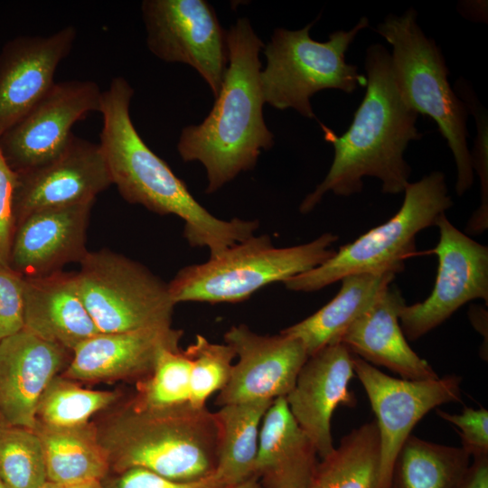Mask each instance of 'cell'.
Returning <instances> with one entry per match:
<instances>
[{
  "label": "cell",
  "instance_id": "obj_32",
  "mask_svg": "<svg viewBox=\"0 0 488 488\" xmlns=\"http://www.w3.org/2000/svg\"><path fill=\"white\" fill-rule=\"evenodd\" d=\"M184 352L191 361L190 405L195 408H205L207 399L227 384L235 352L227 343H214L198 334Z\"/></svg>",
  "mask_w": 488,
  "mask_h": 488
},
{
  "label": "cell",
  "instance_id": "obj_15",
  "mask_svg": "<svg viewBox=\"0 0 488 488\" xmlns=\"http://www.w3.org/2000/svg\"><path fill=\"white\" fill-rule=\"evenodd\" d=\"M111 184L99 145L73 135L58 157L17 174L15 222L42 210L94 202L96 196Z\"/></svg>",
  "mask_w": 488,
  "mask_h": 488
},
{
  "label": "cell",
  "instance_id": "obj_31",
  "mask_svg": "<svg viewBox=\"0 0 488 488\" xmlns=\"http://www.w3.org/2000/svg\"><path fill=\"white\" fill-rule=\"evenodd\" d=\"M191 361L181 349L164 350L152 373L137 383L133 401L152 409H172L190 405Z\"/></svg>",
  "mask_w": 488,
  "mask_h": 488
},
{
  "label": "cell",
  "instance_id": "obj_13",
  "mask_svg": "<svg viewBox=\"0 0 488 488\" xmlns=\"http://www.w3.org/2000/svg\"><path fill=\"white\" fill-rule=\"evenodd\" d=\"M102 92L91 80L55 82L0 136V151L9 166L18 174L58 157L73 136V125L89 112H100Z\"/></svg>",
  "mask_w": 488,
  "mask_h": 488
},
{
  "label": "cell",
  "instance_id": "obj_24",
  "mask_svg": "<svg viewBox=\"0 0 488 488\" xmlns=\"http://www.w3.org/2000/svg\"><path fill=\"white\" fill-rule=\"evenodd\" d=\"M395 277L390 272L348 275L340 280L341 288L330 302L280 333L298 339L308 356L340 343L346 329L375 303Z\"/></svg>",
  "mask_w": 488,
  "mask_h": 488
},
{
  "label": "cell",
  "instance_id": "obj_40",
  "mask_svg": "<svg viewBox=\"0 0 488 488\" xmlns=\"http://www.w3.org/2000/svg\"><path fill=\"white\" fill-rule=\"evenodd\" d=\"M65 488H105L102 482L99 480L84 481L70 485L65 486Z\"/></svg>",
  "mask_w": 488,
  "mask_h": 488
},
{
  "label": "cell",
  "instance_id": "obj_29",
  "mask_svg": "<svg viewBox=\"0 0 488 488\" xmlns=\"http://www.w3.org/2000/svg\"><path fill=\"white\" fill-rule=\"evenodd\" d=\"M117 391L93 390L80 387L61 374L54 377L37 405L36 424L52 427H71L90 422L99 411L116 404Z\"/></svg>",
  "mask_w": 488,
  "mask_h": 488
},
{
  "label": "cell",
  "instance_id": "obj_39",
  "mask_svg": "<svg viewBox=\"0 0 488 488\" xmlns=\"http://www.w3.org/2000/svg\"><path fill=\"white\" fill-rule=\"evenodd\" d=\"M221 488H267L258 478L251 476L242 482L223 485Z\"/></svg>",
  "mask_w": 488,
  "mask_h": 488
},
{
  "label": "cell",
  "instance_id": "obj_20",
  "mask_svg": "<svg viewBox=\"0 0 488 488\" xmlns=\"http://www.w3.org/2000/svg\"><path fill=\"white\" fill-rule=\"evenodd\" d=\"M93 202L35 211L16 224L9 266L24 277L46 276L88 253L87 228Z\"/></svg>",
  "mask_w": 488,
  "mask_h": 488
},
{
  "label": "cell",
  "instance_id": "obj_25",
  "mask_svg": "<svg viewBox=\"0 0 488 488\" xmlns=\"http://www.w3.org/2000/svg\"><path fill=\"white\" fill-rule=\"evenodd\" d=\"M43 451L47 481L63 486L102 481L110 473L95 423L71 427L36 424L34 429Z\"/></svg>",
  "mask_w": 488,
  "mask_h": 488
},
{
  "label": "cell",
  "instance_id": "obj_8",
  "mask_svg": "<svg viewBox=\"0 0 488 488\" xmlns=\"http://www.w3.org/2000/svg\"><path fill=\"white\" fill-rule=\"evenodd\" d=\"M314 22L296 31L276 29L265 47L267 66L260 72L265 103L294 108L309 119L315 118L310 99L316 92L334 89L352 93L367 84L358 67L347 63L345 53L369 20L361 17L351 30L333 32L323 42L310 36Z\"/></svg>",
  "mask_w": 488,
  "mask_h": 488
},
{
  "label": "cell",
  "instance_id": "obj_14",
  "mask_svg": "<svg viewBox=\"0 0 488 488\" xmlns=\"http://www.w3.org/2000/svg\"><path fill=\"white\" fill-rule=\"evenodd\" d=\"M224 341L234 350L238 361L218 392L215 403L220 407L286 397L308 358L298 339L282 333L258 334L245 324L230 327Z\"/></svg>",
  "mask_w": 488,
  "mask_h": 488
},
{
  "label": "cell",
  "instance_id": "obj_27",
  "mask_svg": "<svg viewBox=\"0 0 488 488\" xmlns=\"http://www.w3.org/2000/svg\"><path fill=\"white\" fill-rule=\"evenodd\" d=\"M380 436L375 420L345 435L317 463L306 488H378Z\"/></svg>",
  "mask_w": 488,
  "mask_h": 488
},
{
  "label": "cell",
  "instance_id": "obj_22",
  "mask_svg": "<svg viewBox=\"0 0 488 488\" xmlns=\"http://www.w3.org/2000/svg\"><path fill=\"white\" fill-rule=\"evenodd\" d=\"M23 295V329L33 334L72 352L100 333L81 300L75 274L24 277Z\"/></svg>",
  "mask_w": 488,
  "mask_h": 488
},
{
  "label": "cell",
  "instance_id": "obj_38",
  "mask_svg": "<svg viewBox=\"0 0 488 488\" xmlns=\"http://www.w3.org/2000/svg\"><path fill=\"white\" fill-rule=\"evenodd\" d=\"M456 488H488V456L474 458Z\"/></svg>",
  "mask_w": 488,
  "mask_h": 488
},
{
  "label": "cell",
  "instance_id": "obj_35",
  "mask_svg": "<svg viewBox=\"0 0 488 488\" xmlns=\"http://www.w3.org/2000/svg\"><path fill=\"white\" fill-rule=\"evenodd\" d=\"M436 414L456 427L462 448L470 457L488 456V411L465 407L459 414H450L437 409Z\"/></svg>",
  "mask_w": 488,
  "mask_h": 488
},
{
  "label": "cell",
  "instance_id": "obj_42",
  "mask_svg": "<svg viewBox=\"0 0 488 488\" xmlns=\"http://www.w3.org/2000/svg\"><path fill=\"white\" fill-rule=\"evenodd\" d=\"M0 488H8V487L0 480Z\"/></svg>",
  "mask_w": 488,
  "mask_h": 488
},
{
  "label": "cell",
  "instance_id": "obj_12",
  "mask_svg": "<svg viewBox=\"0 0 488 488\" xmlns=\"http://www.w3.org/2000/svg\"><path fill=\"white\" fill-rule=\"evenodd\" d=\"M435 226L439 230L436 279L424 301L404 305L399 323L407 339L416 341L447 320L465 304L488 301V248L455 228L442 213Z\"/></svg>",
  "mask_w": 488,
  "mask_h": 488
},
{
  "label": "cell",
  "instance_id": "obj_7",
  "mask_svg": "<svg viewBox=\"0 0 488 488\" xmlns=\"http://www.w3.org/2000/svg\"><path fill=\"white\" fill-rule=\"evenodd\" d=\"M399 210L388 221L335 250L320 266L284 282L291 291L314 292L343 277L358 273L395 275L416 252V236L434 226L436 219L452 207L445 175L434 171L406 187Z\"/></svg>",
  "mask_w": 488,
  "mask_h": 488
},
{
  "label": "cell",
  "instance_id": "obj_3",
  "mask_svg": "<svg viewBox=\"0 0 488 488\" xmlns=\"http://www.w3.org/2000/svg\"><path fill=\"white\" fill-rule=\"evenodd\" d=\"M228 66L215 103L199 125L185 127L177 150L184 162H201L212 193L241 172L252 170L274 145L263 117L259 52L264 47L247 18L227 31Z\"/></svg>",
  "mask_w": 488,
  "mask_h": 488
},
{
  "label": "cell",
  "instance_id": "obj_6",
  "mask_svg": "<svg viewBox=\"0 0 488 488\" xmlns=\"http://www.w3.org/2000/svg\"><path fill=\"white\" fill-rule=\"evenodd\" d=\"M333 233L296 246L277 248L268 235L251 236L206 262L180 269L168 283L176 304L239 303L258 289L309 271L335 253Z\"/></svg>",
  "mask_w": 488,
  "mask_h": 488
},
{
  "label": "cell",
  "instance_id": "obj_37",
  "mask_svg": "<svg viewBox=\"0 0 488 488\" xmlns=\"http://www.w3.org/2000/svg\"><path fill=\"white\" fill-rule=\"evenodd\" d=\"M16 184L17 174L9 166L0 151V266H9L16 227L14 207Z\"/></svg>",
  "mask_w": 488,
  "mask_h": 488
},
{
  "label": "cell",
  "instance_id": "obj_41",
  "mask_svg": "<svg viewBox=\"0 0 488 488\" xmlns=\"http://www.w3.org/2000/svg\"><path fill=\"white\" fill-rule=\"evenodd\" d=\"M41 488H65V486L47 481Z\"/></svg>",
  "mask_w": 488,
  "mask_h": 488
},
{
  "label": "cell",
  "instance_id": "obj_10",
  "mask_svg": "<svg viewBox=\"0 0 488 488\" xmlns=\"http://www.w3.org/2000/svg\"><path fill=\"white\" fill-rule=\"evenodd\" d=\"M148 49L166 62L192 66L216 98L228 66L227 31L204 0H145Z\"/></svg>",
  "mask_w": 488,
  "mask_h": 488
},
{
  "label": "cell",
  "instance_id": "obj_33",
  "mask_svg": "<svg viewBox=\"0 0 488 488\" xmlns=\"http://www.w3.org/2000/svg\"><path fill=\"white\" fill-rule=\"evenodd\" d=\"M459 99L465 104L476 123V137L471 153L473 170H475L481 184V203L470 217L465 231L482 234L488 228V118L485 108L464 79L455 84Z\"/></svg>",
  "mask_w": 488,
  "mask_h": 488
},
{
  "label": "cell",
  "instance_id": "obj_26",
  "mask_svg": "<svg viewBox=\"0 0 488 488\" xmlns=\"http://www.w3.org/2000/svg\"><path fill=\"white\" fill-rule=\"evenodd\" d=\"M272 401L232 403L213 412L218 428L214 474L224 485L254 476L260 426Z\"/></svg>",
  "mask_w": 488,
  "mask_h": 488
},
{
  "label": "cell",
  "instance_id": "obj_17",
  "mask_svg": "<svg viewBox=\"0 0 488 488\" xmlns=\"http://www.w3.org/2000/svg\"><path fill=\"white\" fill-rule=\"evenodd\" d=\"M63 346L23 329L0 341V424L34 429L41 396L68 365Z\"/></svg>",
  "mask_w": 488,
  "mask_h": 488
},
{
  "label": "cell",
  "instance_id": "obj_2",
  "mask_svg": "<svg viewBox=\"0 0 488 488\" xmlns=\"http://www.w3.org/2000/svg\"><path fill=\"white\" fill-rule=\"evenodd\" d=\"M134 89L123 77L102 92L103 125L99 144L112 184L128 202L160 215L183 221V237L192 247L207 248L214 258L254 235L258 221L219 219L191 194L186 184L155 155L137 133L129 107Z\"/></svg>",
  "mask_w": 488,
  "mask_h": 488
},
{
  "label": "cell",
  "instance_id": "obj_1",
  "mask_svg": "<svg viewBox=\"0 0 488 488\" xmlns=\"http://www.w3.org/2000/svg\"><path fill=\"white\" fill-rule=\"evenodd\" d=\"M366 92L348 130L338 136L320 123L324 139L334 148L332 165L316 188L299 206L310 212L328 192L339 196L359 193L363 178H378L381 192L397 194L409 184L411 168L404 153L421 138L418 114L402 99L392 74L390 53L380 43L370 45L365 56Z\"/></svg>",
  "mask_w": 488,
  "mask_h": 488
},
{
  "label": "cell",
  "instance_id": "obj_9",
  "mask_svg": "<svg viewBox=\"0 0 488 488\" xmlns=\"http://www.w3.org/2000/svg\"><path fill=\"white\" fill-rule=\"evenodd\" d=\"M75 274L81 300L102 333L172 326L168 284L124 255L88 251Z\"/></svg>",
  "mask_w": 488,
  "mask_h": 488
},
{
  "label": "cell",
  "instance_id": "obj_16",
  "mask_svg": "<svg viewBox=\"0 0 488 488\" xmlns=\"http://www.w3.org/2000/svg\"><path fill=\"white\" fill-rule=\"evenodd\" d=\"M353 376L352 353L342 343H332L308 356L286 397L291 414L321 458L334 449L331 420L335 408L356 405L349 389Z\"/></svg>",
  "mask_w": 488,
  "mask_h": 488
},
{
  "label": "cell",
  "instance_id": "obj_30",
  "mask_svg": "<svg viewBox=\"0 0 488 488\" xmlns=\"http://www.w3.org/2000/svg\"><path fill=\"white\" fill-rule=\"evenodd\" d=\"M0 480L8 488H41L47 482L42 444L33 429L0 424Z\"/></svg>",
  "mask_w": 488,
  "mask_h": 488
},
{
  "label": "cell",
  "instance_id": "obj_23",
  "mask_svg": "<svg viewBox=\"0 0 488 488\" xmlns=\"http://www.w3.org/2000/svg\"><path fill=\"white\" fill-rule=\"evenodd\" d=\"M317 453L290 412L286 397L275 399L259 430L254 476L267 488H306Z\"/></svg>",
  "mask_w": 488,
  "mask_h": 488
},
{
  "label": "cell",
  "instance_id": "obj_18",
  "mask_svg": "<svg viewBox=\"0 0 488 488\" xmlns=\"http://www.w3.org/2000/svg\"><path fill=\"white\" fill-rule=\"evenodd\" d=\"M77 33L68 25L48 36H20L0 52V136L22 118L53 86L59 64Z\"/></svg>",
  "mask_w": 488,
  "mask_h": 488
},
{
  "label": "cell",
  "instance_id": "obj_34",
  "mask_svg": "<svg viewBox=\"0 0 488 488\" xmlns=\"http://www.w3.org/2000/svg\"><path fill=\"white\" fill-rule=\"evenodd\" d=\"M24 277L10 266H0V341L24 328Z\"/></svg>",
  "mask_w": 488,
  "mask_h": 488
},
{
  "label": "cell",
  "instance_id": "obj_36",
  "mask_svg": "<svg viewBox=\"0 0 488 488\" xmlns=\"http://www.w3.org/2000/svg\"><path fill=\"white\" fill-rule=\"evenodd\" d=\"M101 482L105 488H221L224 485L215 474L194 481L177 482L141 468L109 474Z\"/></svg>",
  "mask_w": 488,
  "mask_h": 488
},
{
  "label": "cell",
  "instance_id": "obj_28",
  "mask_svg": "<svg viewBox=\"0 0 488 488\" xmlns=\"http://www.w3.org/2000/svg\"><path fill=\"white\" fill-rule=\"evenodd\" d=\"M470 464L462 447L410 435L396 457L390 488H456Z\"/></svg>",
  "mask_w": 488,
  "mask_h": 488
},
{
  "label": "cell",
  "instance_id": "obj_5",
  "mask_svg": "<svg viewBox=\"0 0 488 488\" xmlns=\"http://www.w3.org/2000/svg\"><path fill=\"white\" fill-rule=\"evenodd\" d=\"M376 32L392 46L391 70L402 99L418 114L435 120L446 140L456 166L455 192L463 195L474 183L468 110L449 84L441 50L418 24L414 8L399 16L388 15Z\"/></svg>",
  "mask_w": 488,
  "mask_h": 488
},
{
  "label": "cell",
  "instance_id": "obj_4",
  "mask_svg": "<svg viewBox=\"0 0 488 488\" xmlns=\"http://www.w3.org/2000/svg\"><path fill=\"white\" fill-rule=\"evenodd\" d=\"M95 425L109 474L141 468L189 482L215 472L218 428L206 407L152 409L130 399Z\"/></svg>",
  "mask_w": 488,
  "mask_h": 488
},
{
  "label": "cell",
  "instance_id": "obj_11",
  "mask_svg": "<svg viewBox=\"0 0 488 488\" xmlns=\"http://www.w3.org/2000/svg\"><path fill=\"white\" fill-rule=\"evenodd\" d=\"M352 365L376 416L380 445L378 488H390L396 457L412 429L435 408L462 400V378L451 374L427 380L398 379L354 354Z\"/></svg>",
  "mask_w": 488,
  "mask_h": 488
},
{
  "label": "cell",
  "instance_id": "obj_19",
  "mask_svg": "<svg viewBox=\"0 0 488 488\" xmlns=\"http://www.w3.org/2000/svg\"><path fill=\"white\" fill-rule=\"evenodd\" d=\"M183 331L173 326L99 333L79 344L61 372L75 381L135 380L153 371L160 354L180 349Z\"/></svg>",
  "mask_w": 488,
  "mask_h": 488
},
{
  "label": "cell",
  "instance_id": "obj_21",
  "mask_svg": "<svg viewBox=\"0 0 488 488\" xmlns=\"http://www.w3.org/2000/svg\"><path fill=\"white\" fill-rule=\"evenodd\" d=\"M406 305L399 290L391 285L375 303L344 332L340 343L372 365L383 366L401 379L427 380L439 376L409 346L399 323Z\"/></svg>",
  "mask_w": 488,
  "mask_h": 488
}]
</instances>
